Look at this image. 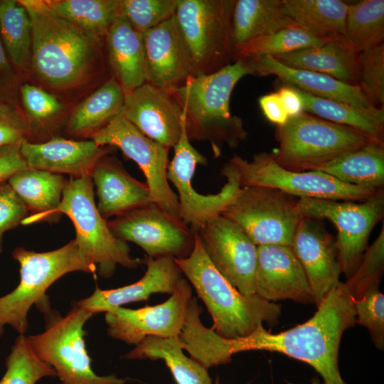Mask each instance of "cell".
<instances>
[{"mask_svg": "<svg viewBox=\"0 0 384 384\" xmlns=\"http://www.w3.org/2000/svg\"><path fill=\"white\" fill-rule=\"evenodd\" d=\"M356 324L353 298L345 283L332 289L306 321L284 331L272 334L260 325L251 334L227 339L205 326L193 338V354L208 369L226 364L238 353L264 350L278 352L314 368L324 384H347L338 368V350L343 332Z\"/></svg>", "mask_w": 384, "mask_h": 384, "instance_id": "obj_1", "label": "cell"}, {"mask_svg": "<svg viewBox=\"0 0 384 384\" xmlns=\"http://www.w3.org/2000/svg\"><path fill=\"white\" fill-rule=\"evenodd\" d=\"M31 22V65L36 75L58 90L79 86L102 62V41L68 22L45 1L19 0Z\"/></svg>", "mask_w": 384, "mask_h": 384, "instance_id": "obj_2", "label": "cell"}, {"mask_svg": "<svg viewBox=\"0 0 384 384\" xmlns=\"http://www.w3.org/2000/svg\"><path fill=\"white\" fill-rule=\"evenodd\" d=\"M247 75L252 70L240 59L215 73L192 76L171 92L182 108L189 140L209 142L216 157L223 146L235 148L247 137L242 119L230 110L233 90Z\"/></svg>", "mask_w": 384, "mask_h": 384, "instance_id": "obj_3", "label": "cell"}, {"mask_svg": "<svg viewBox=\"0 0 384 384\" xmlns=\"http://www.w3.org/2000/svg\"><path fill=\"white\" fill-rule=\"evenodd\" d=\"M175 262L204 302L213 319L211 329L219 336L245 337L264 323L277 324L281 306L257 294H242L210 262L197 233L191 255Z\"/></svg>", "mask_w": 384, "mask_h": 384, "instance_id": "obj_4", "label": "cell"}, {"mask_svg": "<svg viewBox=\"0 0 384 384\" xmlns=\"http://www.w3.org/2000/svg\"><path fill=\"white\" fill-rule=\"evenodd\" d=\"M13 257L20 265V282L12 292L0 297V336L6 325L19 335H24L28 329L27 315L30 308L35 304L43 312L50 309L46 292L62 276L77 271L97 272L75 240L46 252L17 247Z\"/></svg>", "mask_w": 384, "mask_h": 384, "instance_id": "obj_5", "label": "cell"}, {"mask_svg": "<svg viewBox=\"0 0 384 384\" xmlns=\"http://www.w3.org/2000/svg\"><path fill=\"white\" fill-rule=\"evenodd\" d=\"M275 137L278 146L270 153L272 158L282 167L299 172L318 171L373 140L356 129L305 112L277 126Z\"/></svg>", "mask_w": 384, "mask_h": 384, "instance_id": "obj_6", "label": "cell"}, {"mask_svg": "<svg viewBox=\"0 0 384 384\" xmlns=\"http://www.w3.org/2000/svg\"><path fill=\"white\" fill-rule=\"evenodd\" d=\"M44 314V331L27 340L37 356L55 370L60 384H124L114 375H97L91 367L84 339L91 312L75 302L65 316L50 309Z\"/></svg>", "mask_w": 384, "mask_h": 384, "instance_id": "obj_7", "label": "cell"}, {"mask_svg": "<svg viewBox=\"0 0 384 384\" xmlns=\"http://www.w3.org/2000/svg\"><path fill=\"white\" fill-rule=\"evenodd\" d=\"M58 213L72 220L76 233L74 240L80 250L102 277H112L118 265L136 268L142 264V259L131 256L126 242L112 235L107 220L100 214L90 176L68 180Z\"/></svg>", "mask_w": 384, "mask_h": 384, "instance_id": "obj_8", "label": "cell"}, {"mask_svg": "<svg viewBox=\"0 0 384 384\" xmlns=\"http://www.w3.org/2000/svg\"><path fill=\"white\" fill-rule=\"evenodd\" d=\"M235 0H177L175 18L189 51L193 76L232 64Z\"/></svg>", "mask_w": 384, "mask_h": 384, "instance_id": "obj_9", "label": "cell"}, {"mask_svg": "<svg viewBox=\"0 0 384 384\" xmlns=\"http://www.w3.org/2000/svg\"><path fill=\"white\" fill-rule=\"evenodd\" d=\"M241 187L264 186L294 197L362 201L383 189L344 183L320 171H294L279 166L270 153L255 154L251 161L234 155L229 161Z\"/></svg>", "mask_w": 384, "mask_h": 384, "instance_id": "obj_10", "label": "cell"}, {"mask_svg": "<svg viewBox=\"0 0 384 384\" xmlns=\"http://www.w3.org/2000/svg\"><path fill=\"white\" fill-rule=\"evenodd\" d=\"M221 215L237 224L257 246H291L302 218L295 197L257 186L241 187Z\"/></svg>", "mask_w": 384, "mask_h": 384, "instance_id": "obj_11", "label": "cell"}, {"mask_svg": "<svg viewBox=\"0 0 384 384\" xmlns=\"http://www.w3.org/2000/svg\"><path fill=\"white\" fill-rule=\"evenodd\" d=\"M298 206L303 217L328 220L336 227L341 271L346 279L351 277L361 262L372 230L383 218V189L361 203L301 198Z\"/></svg>", "mask_w": 384, "mask_h": 384, "instance_id": "obj_12", "label": "cell"}, {"mask_svg": "<svg viewBox=\"0 0 384 384\" xmlns=\"http://www.w3.org/2000/svg\"><path fill=\"white\" fill-rule=\"evenodd\" d=\"M173 148L174 155L168 166L167 178L178 191L181 220L196 234L207 222L223 213L235 199L241 186L228 161L220 171L227 181L218 193L203 195L193 188L191 181L196 165H206L207 159L191 145L185 122L179 140Z\"/></svg>", "mask_w": 384, "mask_h": 384, "instance_id": "obj_13", "label": "cell"}, {"mask_svg": "<svg viewBox=\"0 0 384 384\" xmlns=\"http://www.w3.org/2000/svg\"><path fill=\"white\" fill-rule=\"evenodd\" d=\"M90 138L99 146L119 148L127 159L135 161L146 178L151 201L180 218L178 196L167 178L170 149L146 137L121 112Z\"/></svg>", "mask_w": 384, "mask_h": 384, "instance_id": "obj_14", "label": "cell"}, {"mask_svg": "<svg viewBox=\"0 0 384 384\" xmlns=\"http://www.w3.org/2000/svg\"><path fill=\"white\" fill-rule=\"evenodd\" d=\"M107 225L116 238L138 245L152 258L183 259L194 247L195 234L189 227L152 201L117 216Z\"/></svg>", "mask_w": 384, "mask_h": 384, "instance_id": "obj_15", "label": "cell"}, {"mask_svg": "<svg viewBox=\"0 0 384 384\" xmlns=\"http://www.w3.org/2000/svg\"><path fill=\"white\" fill-rule=\"evenodd\" d=\"M192 297L191 286L183 278L164 303L136 309L119 306L105 312L107 333L135 346L148 336L178 337Z\"/></svg>", "mask_w": 384, "mask_h": 384, "instance_id": "obj_16", "label": "cell"}, {"mask_svg": "<svg viewBox=\"0 0 384 384\" xmlns=\"http://www.w3.org/2000/svg\"><path fill=\"white\" fill-rule=\"evenodd\" d=\"M197 234L216 270L242 294H255L257 246L244 231L220 215L207 222Z\"/></svg>", "mask_w": 384, "mask_h": 384, "instance_id": "obj_17", "label": "cell"}, {"mask_svg": "<svg viewBox=\"0 0 384 384\" xmlns=\"http://www.w3.org/2000/svg\"><path fill=\"white\" fill-rule=\"evenodd\" d=\"M142 37L146 82L171 93L193 76L191 58L175 14Z\"/></svg>", "mask_w": 384, "mask_h": 384, "instance_id": "obj_18", "label": "cell"}, {"mask_svg": "<svg viewBox=\"0 0 384 384\" xmlns=\"http://www.w3.org/2000/svg\"><path fill=\"white\" fill-rule=\"evenodd\" d=\"M291 247L304 268L317 306L341 282L336 242L321 220L302 216Z\"/></svg>", "mask_w": 384, "mask_h": 384, "instance_id": "obj_19", "label": "cell"}, {"mask_svg": "<svg viewBox=\"0 0 384 384\" xmlns=\"http://www.w3.org/2000/svg\"><path fill=\"white\" fill-rule=\"evenodd\" d=\"M121 113L146 137L169 149L179 140L185 122L171 93L148 82L125 95Z\"/></svg>", "mask_w": 384, "mask_h": 384, "instance_id": "obj_20", "label": "cell"}, {"mask_svg": "<svg viewBox=\"0 0 384 384\" xmlns=\"http://www.w3.org/2000/svg\"><path fill=\"white\" fill-rule=\"evenodd\" d=\"M255 291L270 302L284 299L313 302L305 272L291 246H257Z\"/></svg>", "mask_w": 384, "mask_h": 384, "instance_id": "obj_21", "label": "cell"}, {"mask_svg": "<svg viewBox=\"0 0 384 384\" xmlns=\"http://www.w3.org/2000/svg\"><path fill=\"white\" fill-rule=\"evenodd\" d=\"M114 147L99 146L93 140L76 141L51 137L43 142L23 141L21 151L29 169L68 174L73 178L90 176L105 156Z\"/></svg>", "mask_w": 384, "mask_h": 384, "instance_id": "obj_22", "label": "cell"}, {"mask_svg": "<svg viewBox=\"0 0 384 384\" xmlns=\"http://www.w3.org/2000/svg\"><path fill=\"white\" fill-rule=\"evenodd\" d=\"M142 263L146 265L144 276L132 284L117 289L96 287L88 297L76 302L91 312H107L124 304L147 301L151 294H172L184 275L172 257L152 258L146 256Z\"/></svg>", "mask_w": 384, "mask_h": 384, "instance_id": "obj_23", "label": "cell"}, {"mask_svg": "<svg viewBox=\"0 0 384 384\" xmlns=\"http://www.w3.org/2000/svg\"><path fill=\"white\" fill-rule=\"evenodd\" d=\"M242 60L250 66L252 75H273L289 85L316 97L343 102L359 107H375L368 101L358 85H349L320 73L287 66L271 56Z\"/></svg>", "mask_w": 384, "mask_h": 384, "instance_id": "obj_24", "label": "cell"}, {"mask_svg": "<svg viewBox=\"0 0 384 384\" xmlns=\"http://www.w3.org/2000/svg\"><path fill=\"white\" fill-rule=\"evenodd\" d=\"M91 178L96 187L97 210L105 220L151 201L146 183L133 178L117 159L109 154L98 161Z\"/></svg>", "mask_w": 384, "mask_h": 384, "instance_id": "obj_25", "label": "cell"}, {"mask_svg": "<svg viewBox=\"0 0 384 384\" xmlns=\"http://www.w3.org/2000/svg\"><path fill=\"white\" fill-rule=\"evenodd\" d=\"M105 40L113 78L124 94L130 93L146 82L142 34L134 30L120 14Z\"/></svg>", "mask_w": 384, "mask_h": 384, "instance_id": "obj_26", "label": "cell"}, {"mask_svg": "<svg viewBox=\"0 0 384 384\" xmlns=\"http://www.w3.org/2000/svg\"><path fill=\"white\" fill-rule=\"evenodd\" d=\"M7 182L28 210L34 213L22 224L59 218L58 208L68 182L62 174L28 168L14 174Z\"/></svg>", "mask_w": 384, "mask_h": 384, "instance_id": "obj_27", "label": "cell"}, {"mask_svg": "<svg viewBox=\"0 0 384 384\" xmlns=\"http://www.w3.org/2000/svg\"><path fill=\"white\" fill-rule=\"evenodd\" d=\"M359 53L350 49L341 37L272 58L287 66L320 73L349 85H358Z\"/></svg>", "mask_w": 384, "mask_h": 384, "instance_id": "obj_28", "label": "cell"}, {"mask_svg": "<svg viewBox=\"0 0 384 384\" xmlns=\"http://www.w3.org/2000/svg\"><path fill=\"white\" fill-rule=\"evenodd\" d=\"M291 25L294 24L284 13L282 0H235L232 18L233 61L251 42Z\"/></svg>", "mask_w": 384, "mask_h": 384, "instance_id": "obj_29", "label": "cell"}, {"mask_svg": "<svg viewBox=\"0 0 384 384\" xmlns=\"http://www.w3.org/2000/svg\"><path fill=\"white\" fill-rule=\"evenodd\" d=\"M295 89L302 97L304 112L356 129L373 140L384 142L383 107H359L343 102L316 97Z\"/></svg>", "mask_w": 384, "mask_h": 384, "instance_id": "obj_30", "label": "cell"}, {"mask_svg": "<svg viewBox=\"0 0 384 384\" xmlns=\"http://www.w3.org/2000/svg\"><path fill=\"white\" fill-rule=\"evenodd\" d=\"M318 171L344 183L368 188H383L384 142L372 140L332 160Z\"/></svg>", "mask_w": 384, "mask_h": 384, "instance_id": "obj_31", "label": "cell"}, {"mask_svg": "<svg viewBox=\"0 0 384 384\" xmlns=\"http://www.w3.org/2000/svg\"><path fill=\"white\" fill-rule=\"evenodd\" d=\"M124 97L119 82L114 78L107 80L73 110L66 131L73 136L90 137L122 112Z\"/></svg>", "mask_w": 384, "mask_h": 384, "instance_id": "obj_32", "label": "cell"}, {"mask_svg": "<svg viewBox=\"0 0 384 384\" xmlns=\"http://www.w3.org/2000/svg\"><path fill=\"white\" fill-rule=\"evenodd\" d=\"M294 25L326 40L343 36L349 4L339 0H282Z\"/></svg>", "mask_w": 384, "mask_h": 384, "instance_id": "obj_33", "label": "cell"}, {"mask_svg": "<svg viewBox=\"0 0 384 384\" xmlns=\"http://www.w3.org/2000/svg\"><path fill=\"white\" fill-rule=\"evenodd\" d=\"M178 337L148 336L124 358L163 360L177 384H213L208 369L183 352Z\"/></svg>", "mask_w": 384, "mask_h": 384, "instance_id": "obj_34", "label": "cell"}, {"mask_svg": "<svg viewBox=\"0 0 384 384\" xmlns=\"http://www.w3.org/2000/svg\"><path fill=\"white\" fill-rule=\"evenodd\" d=\"M59 16L102 41L120 15V0H44Z\"/></svg>", "mask_w": 384, "mask_h": 384, "instance_id": "obj_35", "label": "cell"}, {"mask_svg": "<svg viewBox=\"0 0 384 384\" xmlns=\"http://www.w3.org/2000/svg\"><path fill=\"white\" fill-rule=\"evenodd\" d=\"M341 38L356 53L383 43L384 0H365L349 4Z\"/></svg>", "mask_w": 384, "mask_h": 384, "instance_id": "obj_36", "label": "cell"}, {"mask_svg": "<svg viewBox=\"0 0 384 384\" xmlns=\"http://www.w3.org/2000/svg\"><path fill=\"white\" fill-rule=\"evenodd\" d=\"M0 38L12 63L26 70L31 64V22L19 1H0Z\"/></svg>", "mask_w": 384, "mask_h": 384, "instance_id": "obj_37", "label": "cell"}, {"mask_svg": "<svg viewBox=\"0 0 384 384\" xmlns=\"http://www.w3.org/2000/svg\"><path fill=\"white\" fill-rule=\"evenodd\" d=\"M330 41L319 38L302 28L291 25L251 42L238 55L235 61L264 55L274 57L320 46Z\"/></svg>", "mask_w": 384, "mask_h": 384, "instance_id": "obj_38", "label": "cell"}, {"mask_svg": "<svg viewBox=\"0 0 384 384\" xmlns=\"http://www.w3.org/2000/svg\"><path fill=\"white\" fill-rule=\"evenodd\" d=\"M6 367L0 384H36L44 377L56 376L55 370L33 352L25 335L16 339L6 358Z\"/></svg>", "mask_w": 384, "mask_h": 384, "instance_id": "obj_39", "label": "cell"}, {"mask_svg": "<svg viewBox=\"0 0 384 384\" xmlns=\"http://www.w3.org/2000/svg\"><path fill=\"white\" fill-rule=\"evenodd\" d=\"M177 0H120V14L141 34L172 17Z\"/></svg>", "mask_w": 384, "mask_h": 384, "instance_id": "obj_40", "label": "cell"}, {"mask_svg": "<svg viewBox=\"0 0 384 384\" xmlns=\"http://www.w3.org/2000/svg\"><path fill=\"white\" fill-rule=\"evenodd\" d=\"M384 270V225L377 238L366 250L361 262L344 282L353 299H358L369 287L380 285Z\"/></svg>", "mask_w": 384, "mask_h": 384, "instance_id": "obj_41", "label": "cell"}, {"mask_svg": "<svg viewBox=\"0 0 384 384\" xmlns=\"http://www.w3.org/2000/svg\"><path fill=\"white\" fill-rule=\"evenodd\" d=\"M358 86L375 107L384 105V43L359 53Z\"/></svg>", "mask_w": 384, "mask_h": 384, "instance_id": "obj_42", "label": "cell"}, {"mask_svg": "<svg viewBox=\"0 0 384 384\" xmlns=\"http://www.w3.org/2000/svg\"><path fill=\"white\" fill-rule=\"evenodd\" d=\"M356 322L368 329L377 348H384V295L379 285L367 289L357 299H353Z\"/></svg>", "mask_w": 384, "mask_h": 384, "instance_id": "obj_43", "label": "cell"}, {"mask_svg": "<svg viewBox=\"0 0 384 384\" xmlns=\"http://www.w3.org/2000/svg\"><path fill=\"white\" fill-rule=\"evenodd\" d=\"M23 107L31 119L41 129H48L50 122L58 115L63 105L53 95L30 84L21 87Z\"/></svg>", "mask_w": 384, "mask_h": 384, "instance_id": "obj_44", "label": "cell"}, {"mask_svg": "<svg viewBox=\"0 0 384 384\" xmlns=\"http://www.w3.org/2000/svg\"><path fill=\"white\" fill-rule=\"evenodd\" d=\"M28 210L8 182L0 183V253L3 235L28 217Z\"/></svg>", "mask_w": 384, "mask_h": 384, "instance_id": "obj_45", "label": "cell"}, {"mask_svg": "<svg viewBox=\"0 0 384 384\" xmlns=\"http://www.w3.org/2000/svg\"><path fill=\"white\" fill-rule=\"evenodd\" d=\"M30 136L28 121L12 107L0 102V147L21 144Z\"/></svg>", "mask_w": 384, "mask_h": 384, "instance_id": "obj_46", "label": "cell"}, {"mask_svg": "<svg viewBox=\"0 0 384 384\" xmlns=\"http://www.w3.org/2000/svg\"><path fill=\"white\" fill-rule=\"evenodd\" d=\"M21 144L0 147V183L6 182L14 174L28 169L21 151Z\"/></svg>", "mask_w": 384, "mask_h": 384, "instance_id": "obj_47", "label": "cell"}, {"mask_svg": "<svg viewBox=\"0 0 384 384\" xmlns=\"http://www.w3.org/2000/svg\"><path fill=\"white\" fill-rule=\"evenodd\" d=\"M259 105L266 118L277 126L283 125L289 118L277 92L262 95Z\"/></svg>", "mask_w": 384, "mask_h": 384, "instance_id": "obj_48", "label": "cell"}, {"mask_svg": "<svg viewBox=\"0 0 384 384\" xmlns=\"http://www.w3.org/2000/svg\"><path fill=\"white\" fill-rule=\"evenodd\" d=\"M277 93L289 117L297 116L304 112L302 97L294 87L285 85L280 87Z\"/></svg>", "mask_w": 384, "mask_h": 384, "instance_id": "obj_49", "label": "cell"}, {"mask_svg": "<svg viewBox=\"0 0 384 384\" xmlns=\"http://www.w3.org/2000/svg\"><path fill=\"white\" fill-rule=\"evenodd\" d=\"M14 72L0 38V97L14 83Z\"/></svg>", "mask_w": 384, "mask_h": 384, "instance_id": "obj_50", "label": "cell"}, {"mask_svg": "<svg viewBox=\"0 0 384 384\" xmlns=\"http://www.w3.org/2000/svg\"><path fill=\"white\" fill-rule=\"evenodd\" d=\"M289 384H291V383H289ZM311 384H324V383H321L319 382L318 380H314Z\"/></svg>", "mask_w": 384, "mask_h": 384, "instance_id": "obj_51", "label": "cell"}]
</instances>
